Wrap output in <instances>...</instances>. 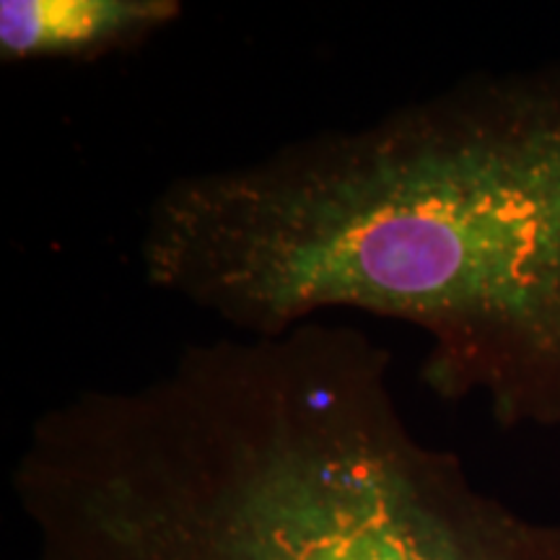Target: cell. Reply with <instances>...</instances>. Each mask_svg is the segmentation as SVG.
Returning a JSON list of instances; mask_svg holds the SVG:
<instances>
[{
	"mask_svg": "<svg viewBox=\"0 0 560 560\" xmlns=\"http://www.w3.org/2000/svg\"><path fill=\"white\" fill-rule=\"evenodd\" d=\"M159 262L174 299L247 335L332 310L412 325L439 400L560 429V58L182 174Z\"/></svg>",
	"mask_w": 560,
	"mask_h": 560,
	"instance_id": "cell-1",
	"label": "cell"
},
{
	"mask_svg": "<svg viewBox=\"0 0 560 560\" xmlns=\"http://www.w3.org/2000/svg\"><path fill=\"white\" fill-rule=\"evenodd\" d=\"M359 327L192 342L34 420L11 472L39 560H560V520L416 436Z\"/></svg>",
	"mask_w": 560,
	"mask_h": 560,
	"instance_id": "cell-2",
	"label": "cell"
},
{
	"mask_svg": "<svg viewBox=\"0 0 560 560\" xmlns=\"http://www.w3.org/2000/svg\"><path fill=\"white\" fill-rule=\"evenodd\" d=\"M182 13V0H3L0 58L91 62L136 50Z\"/></svg>",
	"mask_w": 560,
	"mask_h": 560,
	"instance_id": "cell-3",
	"label": "cell"
}]
</instances>
